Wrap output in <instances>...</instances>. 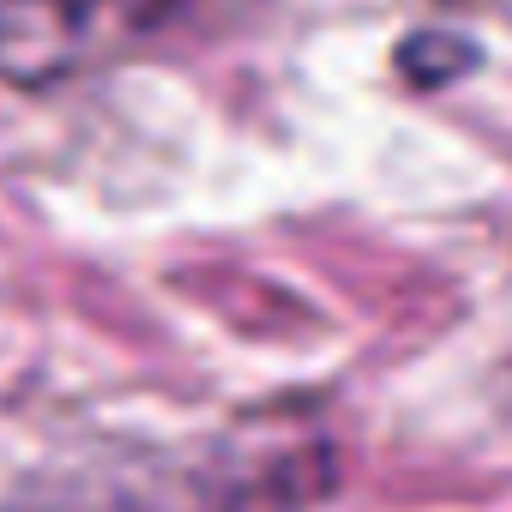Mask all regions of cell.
Listing matches in <instances>:
<instances>
[{
  "label": "cell",
  "instance_id": "cell-1",
  "mask_svg": "<svg viewBox=\"0 0 512 512\" xmlns=\"http://www.w3.org/2000/svg\"><path fill=\"white\" fill-rule=\"evenodd\" d=\"M163 13V0H0V73L49 79L121 49Z\"/></svg>",
  "mask_w": 512,
  "mask_h": 512
},
{
  "label": "cell",
  "instance_id": "cell-2",
  "mask_svg": "<svg viewBox=\"0 0 512 512\" xmlns=\"http://www.w3.org/2000/svg\"><path fill=\"white\" fill-rule=\"evenodd\" d=\"M476 67V49L464 37H446V31H416L404 49H398V73L416 85V91H440L452 79H464Z\"/></svg>",
  "mask_w": 512,
  "mask_h": 512
}]
</instances>
